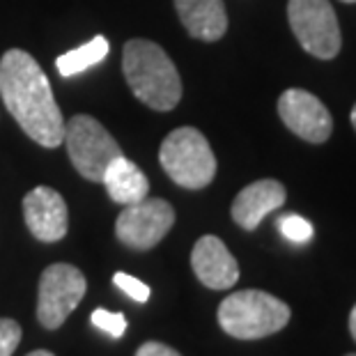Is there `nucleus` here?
Returning <instances> with one entry per match:
<instances>
[{"label": "nucleus", "mask_w": 356, "mask_h": 356, "mask_svg": "<svg viewBox=\"0 0 356 356\" xmlns=\"http://www.w3.org/2000/svg\"><path fill=\"white\" fill-rule=\"evenodd\" d=\"M0 97L10 115L37 145H63L65 118L47 74L30 53L10 49L0 58Z\"/></svg>", "instance_id": "1"}, {"label": "nucleus", "mask_w": 356, "mask_h": 356, "mask_svg": "<svg viewBox=\"0 0 356 356\" xmlns=\"http://www.w3.org/2000/svg\"><path fill=\"white\" fill-rule=\"evenodd\" d=\"M122 70L136 99L149 108L172 111L179 104V72L159 44L149 40H129L122 53Z\"/></svg>", "instance_id": "2"}, {"label": "nucleus", "mask_w": 356, "mask_h": 356, "mask_svg": "<svg viewBox=\"0 0 356 356\" xmlns=\"http://www.w3.org/2000/svg\"><path fill=\"white\" fill-rule=\"evenodd\" d=\"M218 327L237 340H257L287 327L292 310L285 301L262 290L232 292L218 306Z\"/></svg>", "instance_id": "3"}, {"label": "nucleus", "mask_w": 356, "mask_h": 356, "mask_svg": "<svg viewBox=\"0 0 356 356\" xmlns=\"http://www.w3.org/2000/svg\"><path fill=\"white\" fill-rule=\"evenodd\" d=\"M159 161L175 184L191 191L209 186L216 177V156L207 138L193 127H179L165 136Z\"/></svg>", "instance_id": "4"}, {"label": "nucleus", "mask_w": 356, "mask_h": 356, "mask_svg": "<svg viewBox=\"0 0 356 356\" xmlns=\"http://www.w3.org/2000/svg\"><path fill=\"white\" fill-rule=\"evenodd\" d=\"M63 143L74 168L90 181H102L108 163L122 156V147L108 134V129L90 115H74L65 124Z\"/></svg>", "instance_id": "5"}, {"label": "nucleus", "mask_w": 356, "mask_h": 356, "mask_svg": "<svg viewBox=\"0 0 356 356\" xmlns=\"http://www.w3.org/2000/svg\"><path fill=\"white\" fill-rule=\"evenodd\" d=\"M287 19H290L292 33L310 56L331 60L340 53L343 37L329 0H290Z\"/></svg>", "instance_id": "6"}, {"label": "nucleus", "mask_w": 356, "mask_h": 356, "mask_svg": "<svg viewBox=\"0 0 356 356\" xmlns=\"http://www.w3.org/2000/svg\"><path fill=\"white\" fill-rule=\"evenodd\" d=\"M88 290L83 271L74 264L56 262L44 269L37 297V320L44 329H60L72 310L76 308Z\"/></svg>", "instance_id": "7"}, {"label": "nucleus", "mask_w": 356, "mask_h": 356, "mask_svg": "<svg viewBox=\"0 0 356 356\" xmlns=\"http://www.w3.org/2000/svg\"><path fill=\"white\" fill-rule=\"evenodd\" d=\"M175 225V209L161 198H145L124 204L115 221V234L131 251H149Z\"/></svg>", "instance_id": "8"}, {"label": "nucleus", "mask_w": 356, "mask_h": 356, "mask_svg": "<svg viewBox=\"0 0 356 356\" xmlns=\"http://www.w3.org/2000/svg\"><path fill=\"white\" fill-rule=\"evenodd\" d=\"M278 115L292 134L308 143H315V145L329 140L333 131L329 108L313 92L301 88H290L280 95Z\"/></svg>", "instance_id": "9"}, {"label": "nucleus", "mask_w": 356, "mask_h": 356, "mask_svg": "<svg viewBox=\"0 0 356 356\" xmlns=\"http://www.w3.org/2000/svg\"><path fill=\"white\" fill-rule=\"evenodd\" d=\"M24 218L33 237L47 241V244L60 241L67 234V228H70L67 202L51 186H35L33 191L26 193Z\"/></svg>", "instance_id": "10"}, {"label": "nucleus", "mask_w": 356, "mask_h": 356, "mask_svg": "<svg viewBox=\"0 0 356 356\" xmlns=\"http://www.w3.org/2000/svg\"><path fill=\"white\" fill-rule=\"evenodd\" d=\"M191 267L195 278L209 290H230L239 280V264L228 246L214 234H204L191 251Z\"/></svg>", "instance_id": "11"}, {"label": "nucleus", "mask_w": 356, "mask_h": 356, "mask_svg": "<svg viewBox=\"0 0 356 356\" xmlns=\"http://www.w3.org/2000/svg\"><path fill=\"white\" fill-rule=\"evenodd\" d=\"M287 198L285 186L278 179H257L246 188H241L237 198L232 200V218L239 228L255 230L262 223V218L283 207Z\"/></svg>", "instance_id": "12"}, {"label": "nucleus", "mask_w": 356, "mask_h": 356, "mask_svg": "<svg viewBox=\"0 0 356 356\" xmlns=\"http://www.w3.org/2000/svg\"><path fill=\"white\" fill-rule=\"evenodd\" d=\"M181 26L186 33L202 42L221 40L228 30V14L223 0H175Z\"/></svg>", "instance_id": "13"}, {"label": "nucleus", "mask_w": 356, "mask_h": 356, "mask_svg": "<svg viewBox=\"0 0 356 356\" xmlns=\"http://www.w3.org/2000/svg\"><path fill=\"white\" fill-rule=\"evenodd\" d=\"M102 184L108 191L111 200L118 204H134L147 198L149 193V181L145 177L138 165L131 159H127L124 154L113 159L106 168Z\"/></svg>", "instance_id": "14"}, {"label": "nucleus", "mask_w": 356, "mask_h": 356, "mask_svg": "<svg viewBox=\"0 0 356 356\" xmlns=\"http://www.w3.org/2000/svg\"><path fill=\"white\" fill-rule=\"evenodd\" d=\"M108 53H111L108 40H106L104 35H97L90 42L83 44V47L74 49L70 53H63V56L56 60V67H58L60 76L70 79V76H76V74L90 70V67L99 65L102 60L108 58Z\"/></svg>", "instance_id": "15"}, {"label": "nucleus", "mask_w": 356, "mask_h": 356, "mask_svg": "<svg viewBox=\"0 0 356 356\" xmlns=\"http://www.w3.org/2000/svg\"><path fill=\"white\" fill-rule=\"evenodd\" d=\"M278 230L287 241H292V244H306V241L313 239V234H315L313 223L306 221V218L299 216V214H283L280 216L278 218Z\"/></svg>", "instance_id": "16"}, {"label": "nucleus", "mask_w": 356, "mask_h": 356, "mask_svg": "<svg viewBox=\"0 0 356 356\" xmlns=\"http://www.w3.org/2000/svg\"><path fill=\"white\" fill-rule=\"evenodd\" d=\"M90 320H92V324H95L97 329L106 331L113 338H120L127 331V317H124V313H108V310H104V308H97L95 313L90 315Z\"/></svg>", "instance_id": "17"}, {"label": "nucleus", "mask_w": 356, "mask_h": 356, "mask_svg": "<svg viewBox=\"0 0 356 356\" xmlns=\"http://www.w3.org/2000/svg\"><path fill=\"white\" fill-rule=\"evenodd\" d=\"M21 343V327L10 317H0V356H12Z\"/></svg>", "instance_id": "18"}, {"label": "nucleus", "mask_w": 356, "mask_h": 356, "mask_svg": "<svg viewBox=\"0 0 356 356\" xmlns=\"http://www.w3.org/2000/svg\"><path fill=\"white\" fill-rule=\"evenodd\" d=\"M113 283H115L122 292H127L134 301H138V304H145L149 299V287L143 283V280L124 274V271H118V274L113 276Z\"/></svg>", "instance_id": "19"}, {"label": "nucleus", "mask_w": 356, "mask_h": 356, "mask_svg": "<svg viewBox=\"0 0 356 356\" xmlns=\"http://www.w3.org/2000/svg\"><path fill=\"white\" fill-rule=\"evenodd\" d=\"M136 356H181L179 352H175L172 347L163 345V343H156V340H149V343L140 345Z\"/></svg>", "instance_id": "20"}, {"label": "nucleus", "mask_w": 356, "mask_h": 356, "mask_svg": "<svg viewBox=\"0 0 356 356\" xmlns=\"http://www.w3.org/2000/svg\"><path fill=\"white\" fill-rule=\"evenodd\" d=\"M350 333H352V338L356 340V304H354L352 313H350Z\"/></svg>", "instance_id": "21"}, {"label": "nucleus", "mask_w": 356, "mask_h": 356, "mask_svg": "<svg viewBox=\"0 0 356 356\" xmlns=\"http://www.w3.org/2000/svg\"><path fill=\"white\" fill-rule=\"evenodd\" d=\"M26 356H56V354L49 352V350H35V352H30V354H26Z\"/></svg>", "instance_id": "22"}, {"label": "nucleus", "mask_w": 356, "mask_h": 356, "mask_svg": "<svg viewBox=\"0 0 356 356\" xmlns=\"http://www.w3.org/2000/svg\"><path fill=\"white\" fill-rule=\"evenodd\" d=\"M350 120H352V127L356 129V104H354V108H352V113H350Z\"/></svg>", "instance_id": "23"}, {"label": "nucleus", "mask_w": 356, "mask_h": 356, "mask_svg": "<svg viewBox=\"0 0 356 356\" xmlns=\"http://www.w3.org/2000/svg\"><path fill=\"white\" fill-rule=\"evenodd\" d=\"M343 3H356V0H343Z\"/></svg>", "instance_id": "24"}, {"label": "nucleus", "mask_w": 356, "mask_h": 356, "mask_svg": "<svg viewBox=\"0 0 356 356\" xmlns=\"http://www.w3.org/2000/svg\"><path fill=\"white\" fill-rule=\"evenodd\" d=\"M345 356H356V354H345Z\"/></svg>", "instance_id": "25"}]
</instances>
